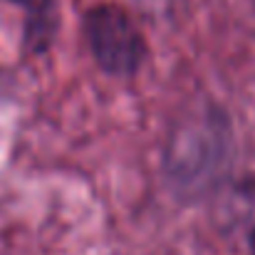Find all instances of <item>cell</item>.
I'll list each match as a JSON object with an SVG mask.
<instances>
[{"instance_id": "cell-1", "label": "cell", "mask_w": 255, "mask_h": 255, "mask_svg": "<svg viewBox=\"0 0 255 255\" xmlns=\"http://www.w3.org/2000/svg\"><path fill=\"white\" fill-rule=\"evenodd\" d=\"M228 127L211 114L191 119L176 129L166 154V173L176 191L186 196L206 193L228 164Z\"/></svg>"}, {"instance_id": "cell-2", "label": "cell", "mask_w": 255, "mask_h": 255, "mask_svg": "<svg viewBox=\"0 0 255 255\" xmlns=\"http://www.w3.org/2000/svg\"><path fill=\"white\" fill-rule=\"evenodd\" d=\"M82 27L89 50L104 72L114 77H129L141 67L146 57V42L134 17L124 7L102 2L87 10Z\"/></svg>"}, {"instance_id": "cell-3", "label": "cell", "mask_w": 255, "mask_h": 255, "mask_svg": "<svg viewBox=\"0 0 255 255\" xmlns=\"http://www.w3.org/2000/svg\"><path fill=\"white\" fill-rule=\"evenodd\" d=\"M221 226L236 248L255 255V173L233 183L223 196Z\"/></svg>"}, {"instance_id": "cell-4", "label": "cell", "mask_w": 255, "mask_h": 255, "mask_svg": "<svg viewBox=\"0 0 255 255\" xmlns=\"http://www.w3.org/2000/svg\"><path fill=\"white\" fill-rule=\"evenodd\" d=\"M27 12V42L32 47H42L45 40H50L55 17H52V0H12Z\"/></svg>"}]
</instances>
